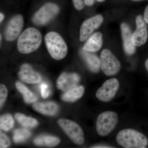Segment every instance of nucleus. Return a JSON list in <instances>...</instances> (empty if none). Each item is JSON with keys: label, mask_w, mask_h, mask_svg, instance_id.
<instances>
[{"label": "nucleus", "mask_w": 148, "mask_h": 148, "mask_svg": "<svg viewBox=\"0 0 148 148\" xmlns=\"http://www.w3.org/2000/svg\"><path fill=\"white\" fill-rule=\"evenodd\" d=\"M116 141L120 146L125 148H145L148 145V139L145 135L130 128L119 131Z\"/></svg>", "instance_id": "obj_1"}, {"label": "nucleus", "mask_w": 148, "mask_h": 148, "mask_svg": "<svg viewBox=\"0 0 148 148\" xmlns=\"http://www.w3.org/2000/svg\"><path fill=\"white\" fill-rule=\"evenodd\" d=\"M42 42V36L38 30L30 27L26 29L18 37L17 49L20 53L27 54L38 48Z\"/></svg>", "instance_id": "obj_2"}, {"label": "nucleus", "mask_w": 148, "mask_h": 148, "mask_svg": "<svg viewBox=\"0 0 148 148\" xmlns=\"http://www.w3.org/2000/svg\"><path fill=\"white\" fill-rule=\"evenodd\" d=\"M45 40L48 51L53 59L61 60L66 56L68 51L67 46L58 33L49 32L46 35Z\"/></svg>", "instance_id": "obj_3"}, {"label": "nucleus", "mask_w": 148, "mask_h": 148, "mask_svg": "<svg viewBox=\"0 0 148 148\" xmlns=\"http://www.w3.org/2000/svg\"><path fill=\"white\" fill-rule=\"evenodd\" d=\"M118 116L113 111L103 112L98 116L96 120V131L101 137H106L111 133L118 122Z\"/></svg>", "instance_id": "obj_4"}, {"label": "nucleus", "mask_w": 148, "mask_h": 148, "mask_svg": "<svg viewBox=\"0 0 148 148\" xmlns=\"http://www.w3.org/2000/svg\"><path fill=\"white\" fill-rule=\"evenodd\" d=\"M58 123L73 143L79 145L83 144L84 142V133L82 128L77 123L67 119H59Z\"/></svg>", "instance_id": "obj_5"}, {"label": "nucleus", "mask_w": 148, "mask_h": 148, "mask_svg": "<svg viewBox=\"0 0 148 148\" xmlns=\"http://www.w3.org/2000/svg\"><path fill=\"white\" fill-rule=\"evenodd\" d=\"M101 69L106 75H116L121 68L120 62L108 49H103L101 53Z\"/></svg>", "instance_id": "obj_6"}, {"label": "nucleus", "mask_w": 148, "mask_h": 148, "mask_svg": "<svg viewBox=\"0 0 148 148\" xmlns=\"http://www.w3.org/2000/svg\"><path fill=\"white\" fill-rule=\"evenodd\" d=\"M118 80L113 78L106 80L96 92V97L103 102H108L112 100L119 89Z\"/></svg>", "instance_id": "obj_7"}, {"label": "nucleus", "mask_w": 148, "mask_h": 148, "mask_svg": "<svg viewBox=\"0 0 148 148\" xmlns=\"http://www.w3.org/2000/svg\"><path fill=\"white\" fill-rule=\"evenodd\" d=\"M59 10V8L56 5L47 3L35 14L33 18V22L38 25L47 24L57 14Z\"/></svg>", "instance_id": "obj_8"}, {"label": "nucleus", "mask_w": 148, "mask_h": 148, "mask_svg": "<svg viewBox=\"0 0 148 148\" xmlns=\"http://www.w3.org/2000/svg\"><path fill=\"white\" fill-rule=\"evenodd\" d=\"M136 29L132 34V41L135 47L141 46L145 44L148 33L147 23L143 16L138 15L136 18Z\"/></svg>", "instance_id": "obj_9"}, {"label": "nucleus", "mask_w": 148, "mask_h": 148, "mask_svg": "<svg viewBox=\"0 0 148 148\" xmlns=\"http://www.w3.org/2000/svg\"><path fill=\"white\" fill-rule=\"evenodd\" d=\"M103 21V17L101 14L88 18L83 23L80 30V40L84 42L92 34L93 31L98 29Z\"/></svg>", "instance_id": "obj_10"}, {"label": "nucleus", "mask_w": 148, "mask_h": 148, "mask_svg": "<svg viewBox=\"0 0 148 148\" xmlns=\"http://www.w3.org/2000/svg\"><path fill=\"white\" fill-rule=\"evenodd\" d=\"M24 26V19L21 15H16L10 19L6 29V40L12 41L16 39L21 33Z\"/></svg>", "instance_id": "obj_11"}, {"label": "nucleus", "mask_w": 148, "mask_h": 148, "mask_svg": "<svg viewBox=\"0 0 148 148\" xmlns=\"http://www.w3.org/2000/svg\"><path fill=\"white\" fill-rule=\"evenodd\" d=\"M80 80V77L77 74L64 73L60 75L57 79L56 85L59 90L67 91L77 86Z\"/></svg>", "instance_id": "obj_12"}, {"label": "nucleus", "mask_w": 148, "mask_h": 148, "mask_svg": "<svg viewBox=\"0 0 148 148\" xmlns=\"http://www.w3.org/2000/svg\"><path fill=\"white\" fill-rule=\"evenodd\" d=\"M18 75L23 81L31 84L38 83L41 80L40 75L34 71L32 67L28 64L22 65Z\"/></svg>", "instance_id": "obj_13"}, {"label": "nucleus", "mask_w": 148, "mask_h": 148, "mask_svg": "<svg viewBox=\"0 0 148 148\" xmlns=\"http://www.w3.org/2000/svg\"><path fill=\"white\" fill-rule=\"evenodd\" d=\"M121 29L125 51L127 55H132L136 50V47L132 43V31L129 25L125 23H122Z\"/></svg>", "instance_id": "obj_14"}, {"label": "nucleus", "mask_w": 148, "mask_h": 148, "mask_svg": "<svg viewBox=\"0 0 148 148\" xmlns=\"http://www.w3.org/2000/svg\"><path fill=\"white\" fill-rule=\"evenodd\" d=\"M103 42L102 34L101 32H96L88 38L83 48V50L90 52H96L102 47Z\"/></svg>", "instance_id": "obj_15"}, {"label": "nucleus", "mask_w": 148, "mask_h": 148, "mask_svg": "<svg viewBox=\"0 0 148 148\" xmlns=\"http://www.w3.org/2000/svg\"><path fill=\"white\" fill-rule=\"evenodd\" d=\"M81 55L89 70L92 73H98L101 68V59L95 54L84 50L82 51Z\"/></svg>", "instance_id": "obj_16"}, {"label": "nucleus", "mask_w": 148, "mask_h": 148, "mask_svg": "<svg viewBox=\"0 0 148 148\" xmlns=\"http://www.w3.org/2000/svg\"><path fill=\"white\" fill-rule=\"evenodd\" d=\"M33 108L42 114L52 116L57 112L58 106L52 102H41L35 103L33 105Z\"/></svg>", "instance_id": "obj_17"}, {"label": "nucleus", "mask_w": 148, "mask_h": 148, "mask_svg": "<svg viewBox=\"0 0 148 148\" xmlns=\"http://www.w3.org/2000/svg\"><path fill=\"white\" fill-rule=\"evenodd\" d=\"M84 91V87L83 86H76L67 90L62 95L61 98L65 102H74L82 97Z\"/></svg>", "instance_id": "obj_18"}, {"label": "nucleus", "mask_w": 148, "mask_h": 148, "mask_svg": "<svg viewBox=\"0 0 148 148\" xmlns=\"http://www.w3.org/2000/svg\"><path fill=\"white\" fill-rule=\"evenodd\" d=\"M60 142V139L54 136L44 135L38 137L34 140V143L37 146L54 147Z\"/></svg>", "instance_id": "obj_19"}, {"label": "nucleus", "mask_w": 148, "mask_h": 148, "mask_svg": "<svg viewBox=\"0 0 148 148\" xmlns=\"http://www.w3.org/2000/svg\"><path fill=\"white\" fill-rule=\"evenodd\" d=\"M15 86L17 90L23 95L24 101L26 103H32L37 101V98L36 95L24 84L20 82H17Z\"/></svg>", "instance_id": "obj_20"}, {"label": "nucleus", "mask_w": 148, "mask_h": 148, "mask_svg": "<svg viewBox=\"0 0 148 148\" xmlns=\"http://www.w3.org/2000/svg\"><path fill=\"white\" fill-rule=\"evenodd\" d=\"M15 117L17 121L24 127H34L38 124V122L36 119L26 116L23 114L16 113Z\"/></svg>", "instance_id": "obj_21"}, {"label": "nucleus", "mask_w": 148, "mask_h": 148, "mask_svg": "<svg viewBox=\"0 0 148 148\" xmlns=\"http://www.w3.org/2000/svg\"><path fill=\"white\" fill-rule=\"evenodd\" d=\"M14 121L12 116L10 114L2 116L0 118L1 129L8 131L13 127Z\"/></svg>", "instance_id": "obj_22"}, {"label": "nucleus", "mask_w": 148, "mask_h": 148, "mask_svg": "<svg viewBox=\"0 0 148 148\" xmlns=\"http://www.w3.org/2000/svg\"><path fill=\"white\" fill-rule=\"evenodd\" d=\"M31 133L27 129L24 128L16 129L14 132V142L19 143L24 142L31 136Z\"/></svg>", "instance_id": "obj_23"}, {"label": "nucleus", "mask_w": 148, "mask_h": 148, "mask_svg": "<svg viewBox=\"0 0 148 148\" xmlns=\"http://www.w3.org/2000/svg\"><path fill=\"white\" fill-rule=\"evenodd\" d=\"M8 96V90L4 85L1 84L0 86V106L1 108L4 103Z\"/></svg>", "instance_id": "obj_24"}, {"label": "nucleus", "mask_w": 148, "mask_h": 148, "mask_svg": "<svg viewBox=\"0 0 148 148\" xmlns=\"http://www.w3.org/2000/svg\"><path fill=\"white\" fill-rule=\"evenodd\" d=\"M10 141L8 137L3 133L0 134V147L8 148L10 146Z\"/></svg>", "instance_id": "obj_25"}, {"label": "nucleus", "mask_w": 148, "mask_h": 148, "mask_svg": "<svg viewBox=\"0 0 148 148\" xmlns=\"http://www.w3.org/2000/svg\"><path fill=\"white\" fill-rule=\"evenodd\" d=\"M41 93L43 98H46L49 95V90L48 86L45 83H42L40 86Z\"/></svg>", "instance_id": "obj_26"}, {"label": "nucleus", "mask_w": 148, "mask_h": 148, "mask_svg": "<svg viewBox=\"0 0 148 148\" xmlns=\"http://www.w3.org/2000/svg\"><path fill=\"white\" fill-rule=\"evenodd\" d=\"M74 5L76 9L80 10L84 8L85 4L84 0H73Z\"/></svg>", "instance_id": "obj_27"}, {"label": "nucleus", "mask_w": 148, "mask_h": 148, "mask_svg": "<svg viewBox=\"0 0 148 148\" xmlns=\"http://www.w3.org/2000/svg\"><path fill=\"white\" fill-rule=\"evenodd\" d=\"M144 18L147 24H148V5L146 8L144 12Z\"/></svg>", "instance_id": "obj_28"}, {"label": "nucleus", "mask_w": 148, "mask_h": 148, "mask_svg": "<svg viewBox=\"0 0 148 148\" xmlns=\"http://www.w3.org/2000/svg\"><path fill=\"white\" fill-rule=\"evenodd\" d=\"M85 5L90 6L94 4L95 0H84Z\"/></svg>", "instance_id": "obj_29"}, {"label": "nucleus", "mask_w": 148, "mask_h": 148, "mask_svg": "<svg viewBox=\"0 0 148 148\" xmlns=\"http://www.w3.org/2000/svg\"><path fill=\"white\" fill-rule=\"evenodd\" d=\"M91 148H114L113 147H111L110 146H109L108 145H95L93 146L92 147H91Z\"/></svg>", "instance_id": "obj_30"}, {"label": "nucleus", "mask_w": 148, "mask_h": 148, "mask_svg": "<svg viewBox=\"0 0 148 148\" xmlns=\"http://www.w3.org/2000/svg\"><path fill=\"white\" fill-rule=\"evenodd\" d=\"M4 18V16L2 13H1L0 14V21L1 22L3 20Z\"/></svg>", "instance_id": "obj_31"}, {"label": "nucleus", "mask_w": 148, "mask_h": 148, "mask_svg": "<svg viewBox=\"0 0 148 148\" xmlns=\"http://www.w3.org/2000/svg\"><path fill=\"white\" fill-rule=\"evenodd\" d=\"M145 66L146 69L148 72V58L147 59L145 63Z\"/></svg>", "instance_id": "obj_32"}, {"label": "nucleus", "mask_w": 148, "mask_h": 148, "mask_svg": "<svg viewBox=\"0 0 148 148\" xmlns=\"http://www.w3.org/2000/svg\"><path fill=\"white\" fill-rule=\"evenodd\" d=\"M96 1L99 2H103L105 1L106 0H96Z\"/></svg>", "instance_id": "obj_33"}, {"label": "nucleus", "mask_w": 148, "mask_h": 148, "mask_svg": "<svg viewBox=\"0 0 148 148\" xmlns=\"http://www.w3.org/2000/svg\"><path fill=\"white\" fill-rule=\"evenodd\" d=\"M132 1L135 2H139L141 1H144V0H132Z\"/></svg>", "instance_id": "obj_34"}]
</instances>
